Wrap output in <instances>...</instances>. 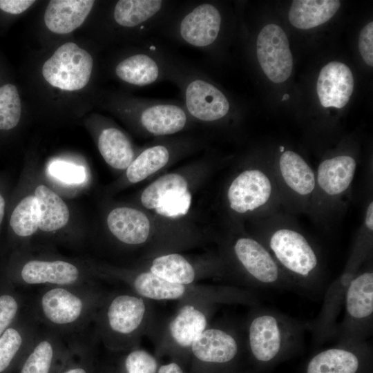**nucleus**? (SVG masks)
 I'll return each instance as SVG.
<instances>
[{
	"label": "nucleus",
	"instance_id": "42",
	"mask_svg": "<svg viewBox=\"0 0 373 373\" xmlns=\"http://www.w3.org/2000/svg\"><path fill=\"white\" fill-rule=\"evenodd\" d=\"M35 2L30 0H0V10L6 13L18 15L23 12Z\"/></svg>",
	"mask_w": 373,
	"mask_h": 373
},
{
	"label": "nucleus",
	"instance_id": "6",
	"mask_svg": "<svg viewBox=\"0 0 373 373\" xmlns=\"http://www.w3.org/2000/svg\"><path fill=\"white\" fill-rule=\"evenodd\" d=\"M166 80L175 85L193 122L213 125L226 119L231 104L203 70L166 50Z\"/></svg>",
	"mask_w": 373,
	"mask_h": 373
},
{
	"label": "nucleus",
	"instance_id": "35",
	"mask_svg": "<svg viewBox=\"0 0 373 373\" xmlns=\"http://www.w3.org/2000/svg\"><path fill=\"white\" fill-rule=\"evenodd\" d=\"M373 233V201L367 200L363 220L356 240L354 249L348 261L345 274H355L358 267L365 260L372 246Z\"/></svg>",
	"mask_w": 373,
	"mask_h": 373
},
{
	"label": "nucleus",
	"instance_id": "1",
	"mask_svg": "<svg viewBox=\"0 0 373 373\" xmlns=\"http://www.w3.org/2000/svg\"><path fill=\"white\" fill-rule=\"evenodd\" d=\"M94 322L97 337L114 353L140 346L156 328L150 300L130 290L106 292Z\"/></svg>",
	"mask_w": 373,
	"mask_h": 373
},
{
	"label": "nucleus",
	"instance_id": "15",
	"mask_svg": "<svg viewBox=\"0 0 373 373\" xmlns=\"http://www.w3.org/2000/svg\"><path fill=\"white\" fill-rule=\"evenodd\" d=\"M32 176L33 169H24L10 195L5 229L12 251L30 248L39 232V212Z\"/></svg>",
	"mask_w": 373,
	"mask_h": 373
},
{
	"label": "nucleus",
	"instance_id": "2",
	"mask_svg": "<svg viewBox=\"0 0 373 373\" xmlns=\"http://www.w3.org/2000/svg\"><path fill=\"white\" fill-rule=\"evenodd\" d=\"M264 231L259 240L271 253L291 284L312 289L321 278V255L304 233L280 213L261 218Z\"/></svg>",
	"mask_w": 373,
	"mask_h": 373
},
{
	"label": "nucleus",
	"instance_id": "38",
	"mask_svg": "<svg viewBox=\"0 0 373 373\" xmlns=\"http://www.w3.org/2000/svg\"><path fill=\"white\" fill-rule=\"evenodd\" d=\"M22 298L10 289L0 293V336L21 316Z\"/></svg>",
	"mask_w": 373,
	"mask_h": 373
},
{
	"label": "nucleus",
	"instance_id": "25",
	"mask_svg": "<svg viewBox=\"0 0 373 373\" xmlns=\"http://www.w3.org/2000/svg\"><path fill=\"white\" fill-rule=\"evenodd\" d=\"M32 316H21L0 336V373L17 370L37 334Z\"/></svg>",
	"mask_w": 373,
	"mask_h": 373
},
{
	"label": "nucleus",
	"instance_id": "23",
	"mask_svg": "<svg viewBox=\"0 0 373 373\" xmlns=\"http://www.w3.org/2000/svg\"><path fill=\"white\" fill-rule=\"evenodd\" d=\"M345 292V333L350 339L364 334L373 314V272L371 269L355 274L347 283Z\"/></svg>",
	"mask_w": 373,
	"mask_h": 373
},
{
	"label": "nucleus",
	"instance_id": "13",
	"mask_svg": "<svg viewBox=\"0 0 373 373\" xmlns=\"http://www.w3.org/2000/svg\"><path fill=\"white\" fill-rule=\"evenodd\" d=\"M245 349L236 330L210 325L191 347L189 373H213L238 367Z\"/></svg>",
	"mask_w": 373,
	"mask_h": 373
},
{
	"label": "nucleus",
	"instance_id": "33",
	"mask_svg": "<svg viewBox=\"0 0 373 373\" xmlns=\"http://www.w3.org/2000/svg\"><path fill=\"white\" fill-rule=\"evenodd\" d=\"M173 146L160 143L144 149L126 169L128 182L135 184L163 168L169 162Z\"/></svg>",
	"mask_w": 373,
	"mask_h": 373
},
{
	"label": "nucleus",
	"instance_id": "28",
	"mask_svg": "<svg viewBox=\"0 0 373 373\" xmlns=\"http://www.w3.org/2000/svg\"><path fill=\"white\" fill-rule=\"evenodd\" d=\"M364 352L354 346L334 347L322 350L308 361L305 373H363Z\"/></svg>",
	"mask_w": 373,
	"mask_h": 373
},
{
	"label": "nucleus",
	"instance_id": "4",
	"mask_svg": "<svg viewBox=\"0 0 373 373\" xmlns=\"http://www.w3.org/2000/svg\"><path fill=\"white\" fill-rule=\"evenodd\" d=\"M98 278L112 279L124 283L129 290L149 300H177L199 299L218 304L242 303V289L228 286L184 285L169 282L151 271H132L93 262Z\"/></svg>",
	"mask_w": 373,
	"mask_h": 373
},
{
	"label": "nucleus",
	"instance_id": "21",
	"mask_svg": "<svg viewBox=\"0 0 373 373\" xmlns=\"http://www.w3.org/2000/svg\"><path fill=\"white\" fill-rule=\"evenodd\" d=\"M142 204L167 218L185 215L191 206V194L185 178L178 173L164 175L150 184L140 196Z\"/></svg>",
	"mask_w": 373,
	"mask_h": 373
},
{
	"label": "nucleus",
	"instance_id": "26",
	"mask_svg": "<svg viewBox=\"0 0 373 373\" xmlns=\"http://www.w3.org/2000/svg\"><path fill=\"white\" fill-rule=\"evenodd\" d=\"M106 222L110 234L124 245L137 247L149 239V219L144 212L135 208L115 207L107 214Z\"/></svg>",
	"mask_w": 373,
	"mask_h": 373
},
{
	"label": "nucleus",
	"instance_id": "30",
	"mask_svg": "<svg viewBox=\"0 0 373 373\" xmlns=\"http://www.w3.org/2000/svg\"><path fill=\"white\" fill-rule=\"evenodd\" d=\"M169 282L193 285L206 276L193 262L178 253H168L155 257L146 269Z\"/></svg>",
	"mask_w": 373,
	"mask_h": 373
},
{
	"label": "nucleus",
	"instance_id": "16",
	"mask_svg": "<svg viewBox=\"0 0 373 373\" xmlns=\"http://www.w3.org/2000/svg\"><path fill=\"white\" fill-rule=\"evenodd\" d=\"M231 252L249 283L262 287L291 285L271 253L258 239L240 236L233 241Z\"/></svg>",
	"mask_w": 373,
	"mask_h": 373
},
{
	"label": "nucleus",
	"instance_id": "14",
	"mask_svg": "<svg viewBox=\"0 0 373 373\" xmlns=\"http://www.w3.org/2000/svg\"><path fill=\"white\" fill-rule=\"evenodd\" d=\"M123 115L142 133L166 136L186 128L193 121L182 102L150 98H128Z\"/></svg>",
	"mask_w": 373,
	"mask_h": 373
},
{
	"label": "nucleus",
	"instance_id": "32",
	"mask_svg": "<svg viewBox=\"0 0 373 373\" xmlns=\"http://www.w3.org/2000/svg\"><path fill=\"white\" fill-rule=\"evenodd\" d=\"M340 6L338 0H295L289 11V20L297 28H312L329 21Z\"/></svg>",
	"mask_w": 373,
	"mask_h": 373
},
{
	"label": "nucleus",
	"instance_id": "34",
	"mask_svg": "<svg viewBox=\"0 0 373 373\" xmlns=\"http://www.w3.org/2000/svg\"><path fill=\"white\" fill-rule=\"evenodd\" d=\"M115 360L102 366L97 373H157L159 358L140 346L119 352Z\"/></svg>",
	"mask_w": 373,
	"mask_h": 373
},
{
	"label": "nucleus",
	"instance_id": "24",
	"mask_svg": "<svg viewBox=\"0 0 373 373\" xmlns=\"http://www.w3.org/2000/svg\"><path fill=\"white\" fill-rule=\"evenodd\" d=\"M61 336L47 328L42 332L38 330L18 373H56L71 345H67Z\"/></svg>",
	"mask_w": 373,
	"mask_h": 373
},
{
	"label": "nucleus",
	"instance_id": "39",
	"mask_svg": "<svg viewBox=\"0 0 373 373\" xmlns=\"http://www.w3.org/2000/svg\"><path fill=\"white\" fill-rule=\"evenodd\" d=\"M50 175L68 184H80L86 180L85 169L73 164L55 162L49 166Z\"/></svg>",
	"mask_w": 373,
	"mask_h": 373
},
{
	"label": "nucleus",
	"instance_id": "29",
	"mask_svg": "<svg viewBox=\"0 0 373 373\" xmlns=\"http://www.w3.org/2000/svg\"><path fill=\"white\" fill-rule=\"evenodd\" d=\"M91 0H52L44 14L46 27L57 34H68L79 27L92 10Z\"/></svg>",
	"mask_w": 373,
	"mask_h": 373
},
{
	"label": "nucleus",
	"instance_id": "45",
	"mask_svg": "<svg viewBox=\"0 0 373 373\" xmlns=\"http://www.w3.org/2000/svg\"><path fill=\"white\" fill-rule=\"evenodd\" d=\"M289 99V95L288 94H285L282 99L285 100V99Z\"/></svg>",
	"mask_w": 373,
	"mask_h": 373
},
{
	"label": "nucleus",
	"instance_id": "5",
	"mask_svg": "<svg viewBox=\"0 0 373 373\" xmlns=\"http://www.w3.org/2000/svg\"><path fill=\"white\" fill-rule=\"evenodd\" d=\"M11 284L23 286H66L95 283L92 262L36 254L31 248L12 251L5 267Z\"/></svg>",
	"mask_w": 373,
	"mask_h": 373
},
{
	"label": "nucleus",
	"instance_id": "11",
	"mask_svg": "<svg viewBox=\"0 0 373 373\" xmlns=\"http://www.w3.org/2000/svg\"><path fill=\"white\" fill-rule=\"evenodd\" d=\"M296 334L294 327L280 315L257 312L248 321L245 347L255 364L271 365L291 348Z\"/></svg>",
	"mask_w": 373,
	"mask_h": 373
},
{
	"label": "nucleus",
	"instance_id": "3",
	"mask_svg": "<svg viewBox=\"0 0 373 373\" xmlns=\"http://www.w3.org/2000/svg\"><path fill=\"white\" fill-rule=\"evenodd\" d=\"M106 292L97 283L44 287L36 296L32 314L61 335L79 332L94 321Z\"/></svg>",
	"mask_w": 373,
	"mask_h": 373
},
{
	"label": "nucleus",
	"instance_id": "27",
	"mask_svg": "<svg viewBox=\"0 0 373 373\" xmlns=\"http://www.w3.org/2000/svg\"><path fill=\"white\" fill-rule=\"evenodd\" d=\"M353 90V75L345 64L332 61L321 70L316 90L323 106L343 108L349 102Z\"/></svg>",
	"mask_w": 373,
	"mask_h": 373
},
{
	"label": "nucleus",
	"instance_id": "20",
	"mask_svg": "<svg viewBox=\"0 0 373 373\" xmlns=\"http://www.w3.org/2000/svg\"><path fill=\"white\" fill-rule=\"evenodd\" d=\"M166 50L146 41V45L119 59L114 73L123 82L135 87L149 86L166 80Z\"/></svg>",
	"mask_w": 373,
	"mask_h": 373
},
{
	"label": "nucleus",
	"instance_id": "10",
	"mask_svg": "<svg viewBox=\"0 0 373 373\" xmlns=\"http://www.w3.org/2000/svg\"><path fill=\"white\" fill-rule=\"evenodd\" d=\"M227 200L237 214H256L261 218L279 212L281 201L272 166L242 171L229 184Z\"/></svg>",
	"mask_w": 373,
	"mask_h": 373
},
{
	"label": "nucleus",
	"instance_id": "18",
	"mask_svg": "<svg viewBox=\"0 0 373 373\" xmlns=\"http://www.w3.org/2000/svg\"><path fill=\"white\" fill-rule=\"evenodd\" d=\"M178 1L119 0L113 8L112 20L119 28L137 38L156 32Z\"/></svg>",
	"mask_w": 373,
	"mask_h": 373
},
{
	"label": "nucleus",
	"instance_id": "12",
	"mask_svg": "<svg viewBox=\"0 0 373 373\" xmlns=\"http://www.w3.org/2000/svg\"><path fill=\"white\" fill-rule=\"evenodd\" d=\"M272 165L281 206L288 213H308L316 187L315 171L298 153L279 147Z\"/></svg>",
	"mask_w": 373,
	"mask_h": 373
},
{
	"label": "nucleus",
	"instance_id": "19",
	"mask_svg": "<svg viewBox=\"0 0 373 373\" xmlns=\"http://www.w3.org/2000/svg\"><path fill=\"white\" fill-rule=\"evenodd\" d=\"M32 182L39 212L38 234L64 240L75 237L73 213L66 202L35 169H33Z\"/></svg>",
	"mask_w": 373,
	"mask_h": 373
},
{
	"label": "nucleus",
	"instance_id": "43",
	"mask_svg": "<svg viewBox=\"0 0 373 373\" xmlns=\"http://www.w3.org/2000/svg\"><path fill=\"white\" fill-rule=\"evenodd\" d=\"M157 373H189V371L180 362L170 359L169 362L160 364Z\"/></svg>",
	"mask_w": 373,
	"mask_h": 373
},
{
	"label": "nucleus",
	"instance_id": "31",
	"mask_svg": "<svg viewBox=\"0 0 373 373\" xmlns=\"http://www.w3.org/2000/svg\"><path fill=\"white\" fill-rule=\"evenodd\" d=\"M97 148L106 163L117 170H126L136 157L130 138L113 126L102 128L97 137Z\"/></svg>",
	"mask_w": 373,
	"mask_h": 373
},
{
	"label": "nucleus",
	"instance_id": "41",
	"mask_svg": "<svg viewBox=\"0 0 373 373\" xmlns=\"http://www.w3.org/2000/svg\"><path fill=\"white\" fill-rule=\"evenodd\" d=\"M12 191L7 178L0 174V238L6 227L8 205Z\"/></svg>",
	"mask_w": 373,
	"mask_h": 373
},
{
	"label": "nucleus",
	"instance_id": "8",
	"mask_svg": "<svg viewBox=\"0 0 373 373\" xmlns=\"http://www.w3.org/2000/svg\"><path fill=\"white\" fill-rule=\"evenodd\" d=\"M178 303L175 314L160 329L155 330V354L159 358L168 356L186 366L190 363L193 343L210 325L218 303L199 299L184 300Z\"/></svg>",
	"mask_w": 373,
	"mask_h": 373
},
{
	"label": "nucleus",
	"instance_id": "37",
	"mask_svg": "<svg viewBox=\"0 0 373 373\" xmlns=\"http://www.w3.org/2000/svg\"><path fill=\"white\" fill-rule=\"evenodd\" d=\"M98 367L90 348L71 343L68 354L56 373H97Z\"/></svg>",
	"mask_w": 373,
	"mask_h": 373
},
{
	"label": "nucleus",
	"instance_id": "9",
	"mask_svg": "<svg viewBox=\"0 0 373 373\" xmlns=\"http://www.w3.org/2000/svg\"><path fill=\"white\" fill-rule=\"evenodd\" d=\"M357 166L354 157L339 154L323 160L315 171L316 187L309 214L326 226L343 207Z\"/></svg>",
	"mask_w": 373,
	"mask_h": 373
},
{
	"label": "nucleus",
	"instance_id": "17",
	"mask_svg": "<svg viewBox=\"0 0 373 373\" xmlns=\"http://www.w3.org/2000/svg\"><path fill=\"white\" fill-rule=\"evenodd\" d=\"M93 59L90 53L73 42L59 47L43 65L42 75L51 86L74 91L90 81Z\"/></svg>",
	"mask_w": 373,
	"mask_h": 373
},
{
	"label": "nucleus",
	"instance_id": "40",
	"mask_svg": "<svg viewBox=\"0 0 373 373\" xmlns=\"http://www.w3.org/2000/svg\"><path fill=\"white\" fill-rule=\"evenodd\" d=\"M358 49L364 61L370 66H373V22L370 21L361 30Z\"/></svg>",
	"mask_w": 373,
	"mask_h": 373
},
{
	"label": "nucleus",
	"instance_id": "7",
	"mask_svg": "<svg viewBox=\"0 0 373 373\" xmlns=\"http://www.w3.org/2000/svg\"><path fill=\"white\" fill-rule=\"evenodd\" d=\"M223 21L222 12L214 2L178 1L156 34L211 55L220 42Z\"/></svg>",
	"mask_w": 373,
	"mask_h": 373
},
{
	"label": "nucleus",
	"instance_id": "44",
	"mask_svg": "<svg viewBox=\"0 0 373 373\" xmlns=\"http://www.w3.org/2000/svg\"><path fill=\"white\" fill-rule=\"evenodd\" d=\"M213 373H247V372L241 370L240 367L238 366L236 367H233V368H230V369H227V370H222V371H219V372H216Z\"/></svg>",
	"mask_w": 373,
	"mask_h": 373
},
{
	"label": "nucleus",
	"instance_id": "36",
	"mask_svg": "<svg viewBox=\"0 0 373 373\" xmlns=\"http://www.w3.org/2000/svg\"><path fill=\"white\" fill-rule=\"evenodd\" d=\"M21 106L17 87L12 84L0 86V131L14 129L19 123Z\"/></svg>",
	"mask_w": 373,
	"mask_h": 373
},
{
	"label": "nucleus",
	"instance_id": "22",
	"mask_svg": "<svg viewBox=\"0 0 373 373\" xmlns=\"http://www.w3.org/2000/svg\"><path fill=\"white\" fill-rule=\"evenodd\" d=\"M256 47L258 63L269 80L281 83L289 77L293 58L287 37L279 26L266 25L257 37Z\"/></svg>",
	"mask_w": 373,
	"mask_h": 373
}]
</instances>
